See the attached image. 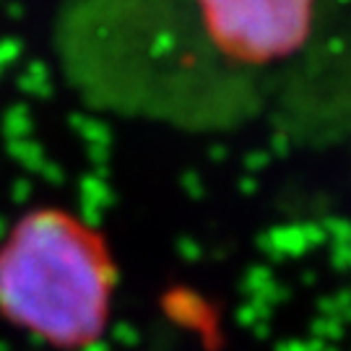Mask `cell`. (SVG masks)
Returning <instances> with one entry per match:
<instances>
[{
  "mask_svg": "<svg viewBox=\"0 0 351 351\" xmlns=\"http://www.w3.org/2000/svg\"><path fill=\"white\" fill-rule=\"evenodd\" d=\"M117 268L107 239L63 208L24 213L0 242V315L58 351L101 341Z\"/></svg>",
  "mask_w": 351,
  "mask_h": 351,
  "instance_id": "6da1fadb",
  "label": "cell"
},
{
  "mask_svg": "<svg viewBox=\"0 0 351 351\" xmlns=\"http://www.w3.org/2000/svg\"><path fill=\"white\" fill-rule=\"evenodd\" d=\"M198 5L213 42L247 63H268L297 50L315 11V0H198Z\"/></svg>",
  "mask_w": 351,
  "mask_h": 351,
  "instance_id": "7a4b0ae2",
  "label": "cell"
}]
</instances>
